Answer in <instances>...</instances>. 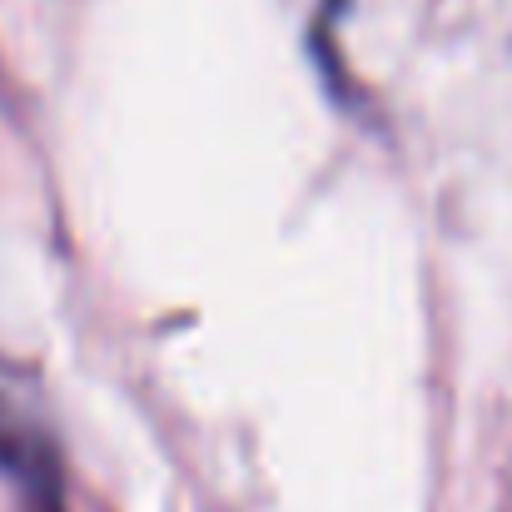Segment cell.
I'll return each mask as SVG.
<instances>
[]
</instances>
